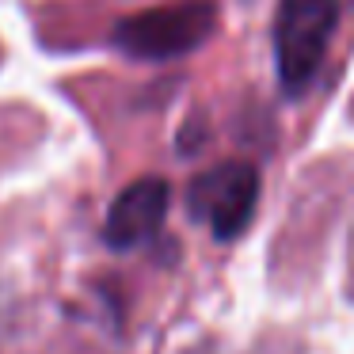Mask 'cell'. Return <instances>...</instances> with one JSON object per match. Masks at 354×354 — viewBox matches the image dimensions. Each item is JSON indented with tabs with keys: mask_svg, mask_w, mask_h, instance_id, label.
Listing matches in <instances>:
<instances>
[{
	"mask_svg": "<svg viewBox=\"0 0 354 354\" xmlns=\"http://www.w3.org/2000/svg\"><path fill=\"white\" fill-rule=\"evenodd\" d=\"M171 187L156 176L133 179L126 191H118V198L107 209V225L103 236L111 248H138L145 240H153L160 232L164 217H168Z\"/></svg>",
	"mask_w": 354,
	"mask_h": 354,
	"instance_id": "4",
	"label": "cell"
},
{
	"mask_svg": "<svg viewBox=\"0 0 354 354\" xmlns=\"http://www.w3.org/2000/svg\"><path fill=\"white\" fill-rule=\"evenodd\" d=\"M339 27V0H278L274 57L278 80L290 95H301L316 80Z\"/></svg>",
	"mask_w": 354,
	"mask_h": 354,
	"instance_id": "1",
	"label": "cell"
},
{
	"mask_svg": "<svg viewBox=\"0 0 354 354\" xmlns=\"http://www.w3.org/2000/svg\"><path fill=\"white\" fill-rule=\"evenodd\" d=\"M191 217L202 221L217 240H236L252 225L259 206V171L244 160H225L194 176L187 191Z\"/></svg>",
	"mask_w": 354,
	"mask_h": 354,
	"instance_id": "3",
	"label": "cell"
},
{
	"mask_svg": "<svg viewBox=\"0 0 354 354\" xmlns=\"http://www.w3.org/2000/svg\"><path fill=\"white\" fill-rule=\"evenodd\" d=\"M187 354H229V351H221V346H194V351H187Z\"/></svg>",
	"mask_w": 354,
	"mask_h": 354,
	"instance_id": "5",
	"label": "cell"
},
{
	"mask_svg": "<svg viewBox=\"0 0 354 354\" xmlns=\"http://www.w3.org/2000/svg\"><path fill=\"white\" fill-rule=\"evenodd\" d=\"M217 8L209 0H183V4H164L138 16H126L115 24L111 39L122 54L141 62H168L198 50L214 35Z\"/></svg>",
	"mask_w": 354,
	"mask_h": 354,
	"instance_id": "2",
	"label": "cell"
}]
</instances>
